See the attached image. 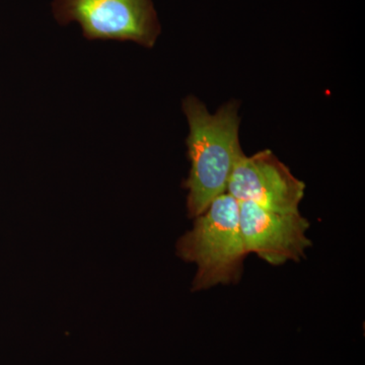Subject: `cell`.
Returning a JSON list of instances; mask_svg holds the SVG:
<instances>
[{
  "label": "cell",
  "mask_w": 365,
  "mask_h": 365,
  "mask_svg": "<svg viewBox=\"0 0 365 365\" xmlns=\"http://www.w3.org/2000/svg\"><path fill=\"white\" fill-rule=\"evenodd\" d=\"M237 109V103L230 102L211 114L193 96L182 102L189 124L187 145L191 169L185 188L188 190L190 217L202 215L216 197L227 193L235 163L245 155L240 143Z\"/></svg>",
  "instance_id": "1"
},
{
  "label": "cell",
  "mask_w": 365,
  "mask_h": 365,
  "mask_svg": "<svg viewBox=\"0 0 365 365\" xmlns=\"http://www.w3.org/2000/svg\"><path fill=\"white\" fill-rule=\"evenodd\" d=\"M195 218L193 228L177 244L178 256L197 266L192 290L237 283L248 255L240 223V203L223 193Z\"/></svg>",
  "instance_id": "2"
},
{
  "label": "cell",
  "mask_w": 365,
  "mask_h": 365,
  "mask_svg": "<svg viewBox=\"0 0 365 365\" xmlns=\"http://www.w3.org/2000/svg\"><path fill=\"white\" fill-rule=\"evenodd\" d=\"M57 21H76L88 40L132 41L153 48L160 33L151 0H55Z\"/></svg>",
  "instance_id": "3"
},
{
  "label": "cell",
  "mask_w": 365,
  "mask_h": 365,
  "mask_svg": "<svg viewBox=\"0 0 365 365\" xmlns=\"http://www.w3.org/2000/svg\"><path fill=\"white\" fill-rule=\"evenodd\" d=\"M306 185L272 151L242 155L235 163L227 193L237 202L257 204L277 212H299Z\"/></svg>",
  "instance_id": "4"
},
{
  "label": "cell",
  "mask_w": 365,
  "mask_h": 365,
  "mask_svg": "<svg viewBox=\"0 0 365 365\" xmlns=\"http://www.w3.org/2000/svg\"><path fill=\"white\" fill-rule=\"evenodd\" d=\"M240 223L247 253L270 265L299 262L312 246L309 222L299 212L268 210L251 202L240 203Z\"/></svg>",
  "instance_id": "5"
}]
</instances>
